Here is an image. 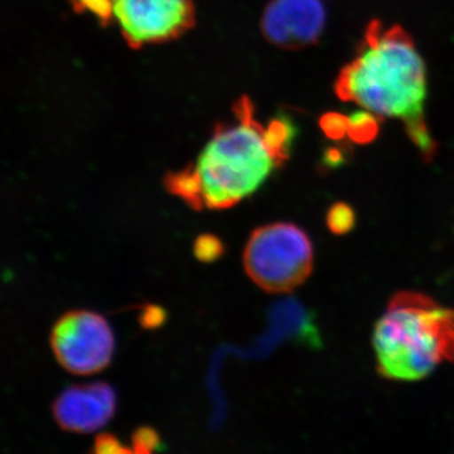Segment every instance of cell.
I'll return each instance as SVG.
<instances>
[{"instance_id":"9c48e42d","label":"cell","mask_w":454,"mask_h":454,"mask_svg":"<svg viewBox=\"0 0 454 454\" xmlns=\"http://www.w3.org/2000/svg\"><path fill=\"white\" fill-rule=\"evenodd\" d=\"M328 229L336 235L351 232L356 225V214L354 208L345 202H337L331 206L325 216Z\"/></svg>"},{"instance_id":"30bf717a","label":"cell","mask_w":454,"mask_h":454,"mask_svg":"<svg viewBox=\"0 0 454 454\" xmlns=\"http://www.w3.org/2000/svg\"><path fill=\"white\" fill-rule=\"evenodd\" d=\"M348 133L356 143H369L378 134V124L372 113L357 114L348 121Z\"/></svg>"},{"instance_id":"7c38bea8","label":"cell","mask_w":454,"mask_h":454,"mask_svg":"<svg viewBox=\"0 0 454 454\" xmlns=\"http://www.w3.org/2000/svg\"><path fill=\"white\" fill-rule=\"evenodd\" d=\"M91 454H134V450L122 446L112 433H100L92 444Z\"/></svg>"},{"instance_id":"3957f363","label":"cell","mask_w":454,"mask_h":454,"mask_svg":"<svg viewBox=\"0 0 454 454\" xmlns=\"http://www.w3.org/2000/svg\"><path fill=\"white\" fill-rule=\"evenodd\" d=\"M373 348L382 378L422 380L454 361V309L422 293H396L375 325Z\"/></svg>"},{"instance_id":"7a4b0ae2","label":"cell","mask_w":454,"mask_h":454,"mask_svg":"<svg viewBox=\"0 0 454 454\" xmlns=\"http://www.w3.org/2000/svg\"><path fill=\"white\" fill-rule=\"evenodd\" d=\"M334 92L379 118L397 119L424 160L437 152L426 119L428 80L413 37L399 25H367L352 61L340 71Z\"/></svg>"},{"instance_id":"4fadbf2b","label":"cell","mask_w":454,"mask_h":454,"mask_svg":"<svg viewBox=\"0 0 454 454\" xmlns=\"http://www.w3.org/2000/svg\"><path fill=\"white\" fill-rule=\"evenodd\" d=\"M223 244L212 235L200 236L195 244V254L201 262H214L223 254Z\"/></svg>"},{"instance_id":"5bb4252c","label":"cell","mask_w":454,"mask_h":454,"mask_svg":"<svg viewBox=\"0 0 454 454\" xmlns=\"http://www.w3.org/2000/svg\"><path fill=\"white\" fill-rule=\"evenodd\" d=\"M131 442L133 444H140L153 450V452H160L163 447L162 437L160 432L155 430L153 427L140 426L134 430L131 434Z\"/></svg>"},{"instance_id":"6da1fadb","label":"cell","mask_w":454,"mask_h":454,"mask_svg":"<svg viewBox=\"0 0 454 454\" xmlns=\"http://www.w3.org/2000/svg\"><path fill=\"white\" fill-rule=\"evenodd\" d=\"M295 128L278 116L267 125L249 98L232 106L231 121L215 128L195 163L164 179L167 190L191 208L223 210L252 195L291 157Z\"/></svg>"},{"instance_id":"52a82bcc","label":"cell","mask_w":454,"mask_h":454,"mask_svg":"<svg viewBox=\"0 0 454 454\" xmlns=\"http://www.w3.org/2000/svg\"><path fill=\"white\" fill-rule=\"evenodd\" d=\"M327 12L321 0H270L260 27L265 40L278 49L301 50L321 40Z\"/></svg>"},{"instance_id":"9a60e30c","label":"cell","mask_w":454,"mask_h":454,"mask_svg":"<svg viewBox=\"0 0 454 454\" xmlns=\"http://www.w3.org/2000/svg\"><path fill=\"white\" fill-rule=\"evenodd\" d=\"M133 450L134 454H154L153 450L140 444H133Z\"/></svg>"},{"instance_id":"8fae6325","label":"cell","mask_w":454,"mask_h":454,"mask_svg":"<svg viewBox=\"0 0 454 454\" xmlns=\"http://www.w3.org/2000/svg\"><path fill=\"white\" fill-rule=\"evenodd\" d=\"M70 2L74 11L92 14L100 20L101 25H106L110 20H114L112 0H70Z\"/></svg>"},{"instance_id":"8992f818","label":"cell","mask_w":454,"mask_h":454,"mask_svg":"<svg viewBox=\"0 0 454 454\" xmlns=\"http://www.w3.org/2000/svg\"><path fill=\"white\" fill-rule=\"evenodd\" d=\"M113 20L131 49L177 40L196 25L193 0H112Z\"/></svg>"},{"instance_id":"5b68a950","label":"cell","mask_w":454,"mask_h":454,"mask_svg":"<svg viewBox=\"0 0 454 454\" xmlns=\"http://www.w3.org/2000/svg\"><path fill=\"white\" fill-rule=\"evenodd\" d=\"M51 348L68 372L90 375L109 365L115 339L103 316L91 310H71L53 325Z\"/></svg>"},{"instance_id":"277c9868","label":"cell","mask_w":454,"mask_h":454,"mask_svg":"<svg viewBox=\"0 0 454 454\" xmlns=\"http://www.w3.org/2000/svg\"><path fill=\"white\" fill-rule=\"evenodd\" d=\"M244 268L269 293H288L312 273L310 239L294 223H276L254 230L245 245Z\"/></svg>"},{"instance_id":"ba28073f","label":"cell","mask_w":454,"mask_h":454,"mask_svg":"<svg viewBox=\"0 0 454 454\" xmlns=\"http://www.w3.org/2000/svg\"><path fill=\"white\" fill-rule=\"evenodd\" d=\"M116 411V393L106 382L74 385L56 397L53 418L65 432L88 434L106 427Z\"/></svg>"}]
</instances>
